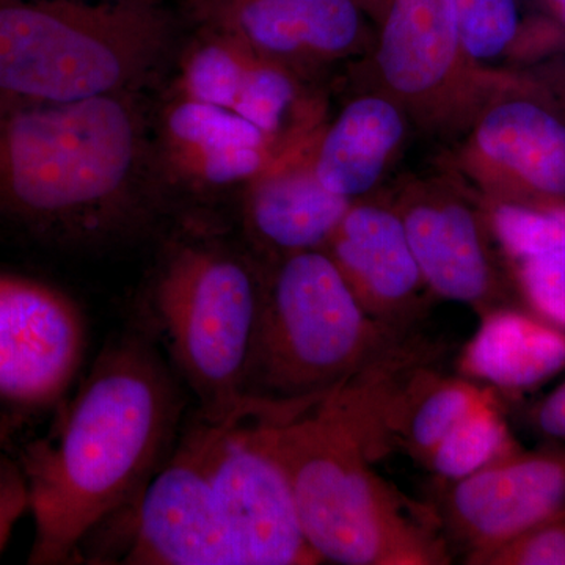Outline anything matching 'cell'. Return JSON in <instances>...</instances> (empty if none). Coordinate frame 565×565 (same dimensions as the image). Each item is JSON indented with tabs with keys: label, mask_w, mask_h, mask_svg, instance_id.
I'll use <instances>...</instances> for the list:
<instances>
[{
	"label": "cell",
	"mask_w": 565,
	"mask_h": 565,
	"mask_svg": "<svg viewBox=\"0 0 565 565\" xmlns=\"http://www.w3.org/2000/svg\"><path fill=\"white\" fill-rule=\"evenodd\" d=\"M182 394L139 337L104 349L57 433L20 457L35 537L29 564H66L104 520L136 503L173 444Z\"/></svg>",
	"instance_id": "cell-1"
},
{
	"label": "cell",
	"mask_w": 565,
	"mask_h": 565,
	"mask_svg": "<svg viewBox=\"0 0 565 565\" xmlns=\"http://www.w3.org/2000/svg\"><path fill=\"white\" fill-rule=\"evenodd\" d=\"M143 156L128 96L52 103L0 95V230L82 245L125 228Z\"/></svg>",
	"instance_id": "cell-2"
},
{
	"label": "cell",
	"mask_w": 565,
	"mask_h": 565,
	"mask_svg": "<svg viewBox=\"0 0 565 565\" xmlns=\"http://www.w3.org/2000/svg\"><path fill=\"white\" fill-rule=\"evenodd\" d=\"M291 484L305 537L322 563L444 565L448 542L370 463L362 403L340 390L292 415L255 418Z\"/></svg>",
	"instance_id": "cell-3"
},
{
	"label": "cell",
	"mask_w": 565,
	"mask_h": 565,
	"mask_svg": "<svg viewBox=\"0 0 565 565\" xmlns=\"http://www.w3.org/2000/svg\"><path fill=\"white\" fill-rule=\"evenodd\" d=\"M399 332L364 310L332 256H281L264 278L247 396L274 411H302L403 356Z\"/></svg>",
	"instance_id": "cell-4"
},
{
	"label": "cell",
	"mask_w": 565,
	"mask_h": 565,
	"mask_svg": "<svg viewBox=\"0 0 565 565\" xmlns=\"http://www.w3.org/2000/svg\"><path fill=\"white\" fill-rule=\"evenodd\" d=\"M172 36L162 0H0V95H125L161 65Z\"/></svg>",
	"instance_id": "cell-5"
},
{
	"label": "cell",
	"mask_w": 565,
	"mask_h": 565,
	"mask_svg": "<svg viewBox=\"0 0 565 565\" xmlns=\"http://www.w3.org/2000/svg\"><path fill=\"white\" fill-rule=\"evenodd\" d=\"M263 292L264 278L221 245H177L159 270L152 316L204 422L262 414L263 405L247 396V381Z\"/></svg>",
	"instance_id": "cell-6"
},
{
	"label": "cell",
	"mask_w": 565,
	"mask_h": 565,
	"mask_svg": "<svg viewBox=\"0 0 565 565\" xmlns=\"http://www.w3.org/2000/svg\"><path fill=\"white\" fill-rule=\"evenodd\" d=\"M374 61L382 92L435 131H467L511 74L479 70L457 33L455 0H382Z\"/></svg>",
	"instance_id": "cell-7"
},
{
	"label": "cell",
	"mask_w": 565,
	"mask_h": 565,
	"mask_svg": "<svg viewBox=\"0 0 565 565\" xmlns=\"http://www.w3.org/2000/svg\"><path fill=\"white\" fill-rule=\"evenodd\" d=\"M212 501L236 565H315L291 484L264 446L255 418L191 427Z\"/></svg>",
	"instance_id": "cell-8"
},
{
	"label": "cell",
	"mask_w": 565,
	"mask_h": 565,
	"mask_svg": "<svg viewBox=\"0 0 565 565\" xmlns=\"http://www.w3.org/2000/svg\"><path fill=\"white\" fill-rule=\"evenodd\" d=\"M459 154L482 200L565 206L564 107L525 74H511L482 106Z\"/></svg>",
	"instance_id": "cell-9"
},
{
	"label": "cell",
	"mask_w": 565,
	"mask_h": 565,
	"mask_svg": "<svg viewBox=\"0 0 565 565\" xmlns=\"http://www.w3.org/2000/svg\"><path fill=\"white\" fill-rule=\"evenodd\" d=\"M85 345V318L68 294L0 266V411L21 419L58 404Z\"/></svg>",
	"instance_id": "cell-10"
},
{
	"label": "cell",
	"mask_w": 565,
	"mask_h": 565,
	"mask_svg": "<svg viewBox=\"0 0 565 565\" xmlns=\"http://www.w3.org/2000/svg\"><path fill=\"white\" fill-rule=\"evenodd\" d=\"M565 519V448L505 457L449 482L440 522L467 553V564L522 537L535 527Z\"/></svg>",
	"instance_id": "cell-11"
},
{
	"label": "cell",
	"mask_w": 565,
	"mask_h": 565,
	"mask_svg": "<svg viewBox=\"0 0 565 565\" xmlns=\"http://www.w3.org/2000/svg\"><path fill=\"white\" fill-rule=\"evenodd\" d=\"M193 10L211 31L299 74L370 41L364 0H193Z\"/></svg>",
	"instance_id": "cell-12"
},
{
	"label": "cell",
	"mask_w": 565,
	"mask_h": 565,
	"mask_svg": "<svg viewBox=\"0 0 565 565\" xmlns=\"http://www.w3.org/2000/svg\"><path fill=\"white\" fill-rule=\"evenodd\" d=\"M394 206L427 291L482 315L497 308L503 285L482 207L437 184L412 185Z\"/></svg>",
	"instance_id": "cell-13"
},
{
	"label": "cell",
	"mask_w": 565,
	"mask_h": 565,
	"mask_svg": "<svg viewBox=\"0 0 565 565\" xmlns=\"http://www.w3.org/2000/svg\"><path fill=\"white\" fill-rule=\"evenodd\" d=\"M121 563L236 565L191 430L137 498Z\"/></svg>",
	"instance_id": "cell-14"
},
{
	"label": "cell",
	"mask_w": 565,
	"mask_h": 565,
	"mask_svg": "<svg viewBox=\"0 0 565 565\" xmlns=\"http://www.w3.org/2000/svg\"><path fill=\"white\" fill-rule=\"evenodd\" d=\"M323 250L364 310L403 333L427 288L396 206L355 200Z\"/></svg>",
	"instance_id": "cell-15"
},
{
	"label": "cell",
	"mask_w": 565,
	"mask_h": 565,
	"mask_svg": "<svg viewBox=\"0 0 565 565\" xmlns=\"http://www.w3.org/2000/svg\"><path fill=\"white\" fill-rule=\"evenodd\" d=\"M408 121L407 111L385 92L356 96L308 145L316 177L351 202L364 199L399 154Z\"/></svg>",
	"instance_id": "cell-16"
},
{
	"label": "cell",
	"mask_w": 565,
	"mask_h": 565,
	"mask_svg": "<svg viewBox=\"0 0 565 565\" xmlns=\"http://www.w3.org/2000/svg\"><path fill=\"white\" fill-rule=\"evenodd\" d=\"M308 145L282 156L248 182V228L263 247L280 258L323 250L352 203L319 181L308 159Z\"/></svg>",
	"instance_id": "cell-17"
},
{
	"label": "cell",
	"mask_w": 565,
	"mask_h": 565,
	"mask_svg": "<svg viewBox=\"0 0 565 565\" xmlns=\"http://www.w3.org/2000/svg\"><path fill=\"white\" fill-rule=\"evenodd\" d=\"M163 132L174 166L214 188L250 182L289 154L236 110L184 96L167 110Z\"/></svg>",
	"instance_id": "cell-18"
},
{
	"label": "cell",
	"mask_w": 565,
	"mask_h": 565,
	"mask_svg": "<svg viewBox=\"0 0 565 565\" xmlns=\"http://www.w3.org/2000/svg\"><path fill=\"white\" fill-rule=\"evenodd\" d=\"M459 367L490 388L527 392L565 370V330L534 313L492 308L465 345Z\"/></svg>",
	"instance_id": "cell-19"
},
{
	"label": "cell",
	"mask_w": 565,
	"mask_h": 565,
	"mask_svg": "<svg viewBox=\"0 0 565 565\" xmlns=\"http://www.w3.org/2000/svg\"><path fill=\"white\" fill-rule=\"evenodd\" d=\"M492 396L493 388L471 379L423 375L392 399L382 390L375 429L392 427L412 456L427 465L456 424Z\"/></svg>",
	"instance_id": "cell-20"
},
{
	"label": "cell",
	"mask_w": 565,
	"mask_h": 565,
	"mask_svg": "<svg viewBox=\"0 0 565 565\" xmlns=\"http://www.w3.org/2000/svg\"><path fill=\"white\" fill-rule=\"evenodd\" d=\"M519 451L500 404L492 396L456 424L427 465L445 481L455 482Z\"/></svg>",
	"instance_id": "cell-21"
},
{
	"label": "cell",
	"mask_w": 565,
	"mask_h": 565,
	"mask_svg": "<svg viewBox=\"0 0 565 565\" xmlns=\"http://www.w3.org/2000/svg\"><path fill=\"white\" fill-rule=\"evenodd\" d=\"M457 33L468 61L479 70L527 47V24L519 0H455Z\"/></svg>",
	"instance_id": "cell-22"
},
{
	"label": "cell",
	"mask_w": 565,
	"mask_h": 565,
	"mask_svg": "<svg viewBox=\"0 0 565 565\" xmlns=\"http://www.w3.org/2000/svg\"><path fill=\"white\" fill-rule=\"evenodd\" d=\"M250 57L252 51L243 44L211 31L185 57L181 76L182 96L234 109Z\"/></svg>",
	"instance_id": "cell-23"
},
{
	"label": "cell",
	"mask_w": 565,
	"mask_h": 565,
	"mask_svg": "<svg viewBox=\"0 0 565 565\" xmlns=\"http://www.w3.org/2000/svg\"><path fill=\"white\" fill-rule=\"evenodd\" d=\"M531 313L565 330V243L511 263Z\"/></svg>",
	"instance_id": "cell-24"
},
{
	"label": "cell",
	"mask_w": 565,
	"mask_h": 565,
	"mask_svg": "<svg viewBox=\"0 0 565 565\" xmlns=\"http://www.w3.org/2000/svg\"><path fill=\"white\" fill-rule=\"evenodd\" d=\"M478 565H565V519L535 527L489 553Z\"/></svg>",
	"instance_id": "cell-25"
},
{
	"label": "cell",
	"mask_w": 565,
	"mask_h": 565,
	"mask_svg": "<svg viewBox=\"0 0 565 565\" xmlns=\"http://www.w3.org/2000/svg\"><path fill=\"white\" fill-rule=\"evenodd\" d=\"M28 511H31V492L20 460L0 451V553Z\"/></svg>",
	"instance_id": "cell-26"
},
{
	"label": "cell",
	"mask_w": 565,
	"mask_h": 565,
	"mask_svg": "<svg viewBox=\"0 0 565 565\" xmlns=\"http://www.w3.org/2000/svg\"><path fill=\"white\" fill-rule=\"evenodd\" d=\"M533 422L539 433L565 445V382L535 407Z\"/></svg>",
	"instance_id": "cell-27"
},
{
	"label": "cell",
	"mask_w": 565,
	"mask_h": 565,
	"mask_svg": "<svg viewBox=\"0 0 565 565\" xmlns=\"http://www.w3.org/2000/svg\"><path fill=\"white\" fill-rule=\"evenodd\" d=\"M525 76L537 82L565 109V41L556 51L537 61Z\"/></svg>",
	"instance_id": "cell-28"
},
{
	"label": "cell",
	"mask_w": 565,
	"mask_h": 565,
	"mask_svg": "<svg viewBox=\"0 0 565 565\" xmlns=\"http://www.w3.org/2000/svg\"><path fill=\"white\" fill-rule=\"evenodd\" d=\"M21 419L18 416L7 414V412L0 411V451L3 446L9 444L11 437H13L14 430L20 426Z\"/></svg>",
	"instance_id": "cell-29"
},
{
	"label": "cell",
	"mask_w": 565,
	"mask_h": 565,
	"mask_svg": "<svg viewBox=\"0 0 565 565\" xmlns=\"http://www.w3.org/2000/svg\"><path fill=\"white\" fill-rule=\"evenodd\" d=\"M544 3L555 18L556 24L565 32V0H544Z\"/></svg>",
	"instance_id": "cell-30"
},
{
	"label": "cell",
	"mask_w": 565,
	"mask_h": 565,
	"mask_svg": "<svg viewBox=\"0 0 565 565\" xmlns=\"http://www.w3.org/2000/svg\"><path fill=\"white\" fill-rule=\"evenodd\" d=\"M364 2H366L367 9L377 11V13H379V9H381L382 0H364Z\"/></svg>",
	"instance_id": "cell-31"
}]
</instances>
